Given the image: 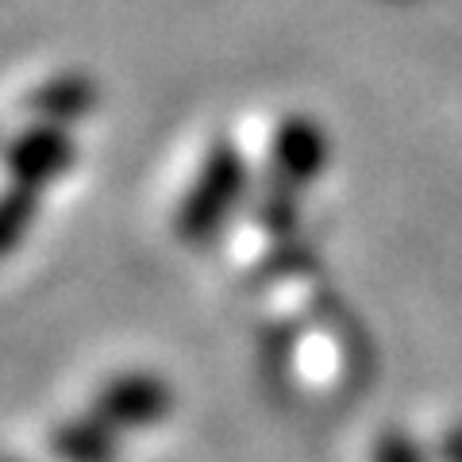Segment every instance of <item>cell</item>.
<instances>
[{"mask_svg": "<svg viewBox=\"0 0 462 462\" xmlns=\"http://www.w3.org/2000/svg\"><path fill=\"white\" fill-rule=\"evenodd\" d=\"M378 462H424V451L409 436H389V439H382Z\"/></svg>", "mask_w": 462, "mask_h": 462, "instance_id": "6da1fadb", "label": "cell"}, {"mask_svg": "<svg viewBox=\"0 0 462 462\" xmlns=\"http://www.w3.org/2000/svg\"><path fill=\"white\" fill-rule=\"evenodd\" d=\"M443 458H447V462H462V424L447 431V439H443Z\"/></svg>", "mask_w": 462, "mask_h": 462, "instance_id": "7a4b0ae2", "label": "cell"}]
</instances>
